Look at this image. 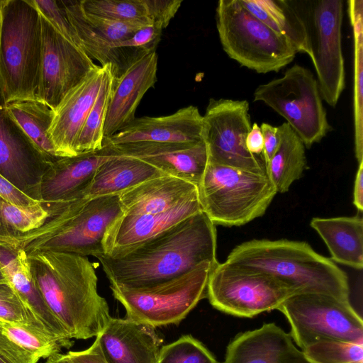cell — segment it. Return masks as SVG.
<instances>
[{"label": "cell", "mask_w": 363, "mask_h": 363, "mask_svg": "<svg viewBox=\"0 0 363 363\" xmlns=\"http://www.w3.org/2000/svg\"><path fill=\"white\" fill-rule=\"evenodd\" d=\"M105 146L111 155L140 159L167 175L199 184L208 162L203 140L198 143L139 142Z\"/></svg>", "instance_id": "16"}, {"label": "cell", "mask_w": 363, "mask_h": 363, "mask_svg": "<svg viewBox=\"0 0 363 363\" xmlns=\"http://www.w3.org/2000/svg\"><path fill=\"white\" fill-rule=\"evenodd\" d=\"M6 284V281L3 276V274L1 273V269H0V284Z\"/></svg>", "instance_id": "52"}, {"label": "cell", "mask_w": 363, "mask_h": 363, "mask_svg": "<svg viewBox=\"0 0 363 363\" xmlns=\"http://www.w3.org/2000/svg\"><path fill=\"white\" fill-rule=\"evenodd\" d=\"M123 214L159 213L199 196L196 185L170 175L145 181L118 194Z\"/></svg>", "instance_id": "25"}, {"label": "cell", "mask_w": 363, "mask_h": 363, "mask_svg": "<svg viewBox=\"0 0 363 363\" xmlns=\"http://www.w3.org/2000/svg\"><path fill=\"white\" fill-rule=\"evenodd\" d=\"M111 156L103 146L96 151L60 157L43 175L41 201L52 203L86 198L87 189L97 169Z\"/></svg>", "instance_id": "21"}, {"label": "cell", "mask_w": 363, "mask_h": 363, "mask_svg": "<svg viewBox=\"0 0 363 363\" xmlns=\"http://www.w3.org/2000/svg\"><path fill=\"white\" fill-rule=\"evenodd\" d=\"M311 363H363V343L324 340L302 350Z\"/></svg>", "instance_id": "37"}, {"label": "cell", "mask_w": 363, "mask_h": 363, "mask_svg": "<svg viewBox=\"0 0 363 363\" xmlns=\"http://www.w3.org/2000/svg\"><path fill=\"white\" fill-rule=\"evenodd\" d=\"M147 18L162 29L169 25L181 6L182 0H143Z\"/></svg>", "instance_id": "43"}, {"label": "cell", "mask_w": 363, "mask_h": 363, "mask_svg": "<svg viewBox=\"0 0 363 363\" xmlns=\"http://www.w3.org/2000/svg\"><path fill=\"white\" fill-rule=\"evenodd\" d=\"M6 105L0 87V174L23 193L41 201V179L52 163L9 116Z\"/></svg>", "instance_id": "15"}, {"label": "cell", "mask_w": 363, "mask_h": 363, "mask_svg": "<svg viewBox=\"0 0 363 363\" xmlns=\"http://www.w3.org/2000/svg\"><path fill=\"white\" fill-rule=\"evenodd\" d=\"M307 26L317 84L322 99L335 107L345 86V62L342 49V0L311 2Z\"/></svg>", "instance_id": "13"}, {"label": "cell", "mask_w": 363, "mask_h": 363, "mask_svg": "<svg viewBox=\"0 0 363 363\" xmlns=\"http://www.w3.org/2000/svg\"><path fill=\"white\" fill-rule=\"evenodd\" d=\"M1 16L0 87L5 101L37 100L42 62L40 13L31 0H4Z\"/></svg>", "instance_id": "5"}, {"label": "cell", "mask_w": 363, "mask_h": 363, "mask_svg": "<svg viewBox=\"0 0 363 363\" xmlns=\"http://www.w3.org/2000/svg\"><path fill=\"white\" fill-rule=\"evenodd\" d=\"M85 13L111 20L152 24L143 0H80Z\"/></svg>", "instance_id": "36"}, {"label": "cell", "mask_w": 363, "mask_h": 363, "mask_svg": "<svg viewBox=\"0 0 363 363\" xmlns=\"http://www.w3.org/2000/svg\"><path fill=\"white\" fill-rule=\"evenodd\" d=\"M39 13L67 40L82 50L76 31L60 0H31Z\"/></svg>", "instance_id": "41"}, {"label": "cell", "mask_w": 363, "mask_h": 363, "mask_svg": "<svg viewBox=\"0 0 363 363\" xmlns=\"http://www.w3.org/2000/svg\"><path fill=\"white\" fill-rule=\"evenodd\" d=\"M0 196L18 206H35L41 201L34 200L23 193L0 174Z\"/></svg>", "instance_id": "45"}, {"label": "cell", "mask_w": 363, "mask_h": 363, "mask_svg": "<svg viewBox=\"0 0 363 363\" xmlns=\"http://www.w3.org/2000/svg\"><path fill=\"white\" fill-rule=\"evenodd\" d=\"M311 226L323 240L334 261L356 269H362V217L313 218Z\"/></svg>", "instance_id": "27"}, {"label": "cell", "mask_w": 363, "mask_h": 363, "mask_svg": "<svg viewBox=\"0 0 363 363\" xmlns=\"http://www.w3.org/2000/svg\"><path fill=\"white\" fill-rule=\"evenodd\" d=\"M252 15L283 36L296 52L311 59L310 37L304 19L295 6L286 0H239Z\"/></svg>", "instance_id": "29"}, {"label": "cell", "mask_w": 363, "mask_h": 363, "mask_svg": "<svg viewBox=\"0 0 363 363\" xmlns=\"http://www.w3.org/2000/svg\"><path fill=\"white\" fill-rule=\"evenodd\" d=\"M216 224L199 211L133 246L95 256L111 284L130 289L157 285L216 259Z\"/></svg>", "instance_id": "1"}, {"label": "cell", "mask_w": 363, "mask_h": 363, "mask_svg": "<svg viewBox=\"0 0 363 363\" xmlns=\"http://www.w3.org/2000/svg\"><path fill=\"white\" fill-rule=\"evenodd\" d=\"M167 175L140 159L112 155L97 169L86 197L119 194L151 179Z\"/></svg>", "instance_id": "28"}, {"label": "cell", "mask_w": 363, "mask_h": 363, "mask_svg": "<svg viewBox=\"0 0 363 363\" xmlns=\"http://www.w3.org/2000/svg\"><path fill=\"white\" fill-rule=\"evenodd\" d=\"M216 21L223 50L243 67L260 74L278 72L295 57L296 52L289 42L239 0H220Z\"/></svg>", "instance_id": "7"}, {"label": "cell", "mask_w": 363, "mask_h": 363, "mask_svg": "<svg viewBox=\"0 0 363 363\" xmlns=\"http://www.w3.org/2000/svg\"><path fill=\"white\" fill-rule=\"evenodd\" d=\"M260 128L264 139L262 157L267 167L278 148L279 135L277 127H274L269 123H262Z\"/></svg>", "instance_id": "46"}, {"label": "cell", "mask_w": 363, "mask_h": 363, "mask_svg": "<svg viewBox=\"0 0 363 363\" xmlns=\"http://www.w3.org/2000/svg\"><path fill=\"white\" fill-rule=\"evenodd\" d=\"M40 16L42 62L37 100L54 111L66 95L98 65Z\"/></svg>", "instance_id": "14"}, {"label": "cell", "mask_w": 363, "mask_h": 363, "mask_svg": "<svg viewBox=\"0 0 363 363\" xmlns=\"http://www.w3.org/2000/svg\"><path fill=\"white\" fill-rule=\"evenodd\" d=\"M225 262L275 277L295 294L318 293L349 300L346 273L305 242L250 240L235 247Z\"/></svg>", "instance_id": "4"}, {"label": "cell", "mask_w": 363, "mask_h": 363, "mask_svg": "<svg viewBox=\"0 0 363 363\" xmlns=\"http://www.w3.org/2000/svg\"><path fill=\"white\" fill-rule=\"evenodd\" d=\"M254 101L264 102L284 117L307 147L320 142L330 129L317 81L298 64L281 77L257 86Z\"/></svg>", "instance_id": "9"}, {"label": "cell", "mask_w": 363, "mask_h": 363, "mask_svg": "<svg viewBox=\"0 0 363 363\" xmlns=\"http://www.w3.org/2000/svg\"><path fill=\"white\" fill-rule=\"evenodd\" d=\"M83 10V9H82ZM85 20L104 40L111 44L130 38L137 30L148 24L111 20L89 14L83 10ZM150 25V24H149Z\"/></svg>", "instance_id": "39"}, {"label": "cell", "mask_w": 363, "mask_h": 363, "mask_svg": "<svg viewBox=\"0 0 363 363\" xmlns=\"http://www.w3.org/2000/svg\"><path fill=\"white\" fill-rule=\"evenodd\" d=\"M279 145L269 164L267 175L277 192L287 191L306 168L305 145L286 122L277 127Z\"/></svg>", "instance_id": "30"}, {"label": "cell", "mask_w": 363, "mask_h": 363, "mask_svg": "<svg viewBox=\"0 0 363 363\" xmlns=\"http://www.w3.org/2000/svg\"><path fill=\"white\" fill-rule=\"evenodd\" d=\"M67 354L74 363H108L97 337L89 348L82 351H70Z\"/></svg>", "instance_id": "47"}, {"label": "cell", "mask_w": 363, "mask_h": 363, "mask_svg": "<svg viewBox=\"0 0 363 363\" xmlns=\"http://www.w3.org/2000/svg\"><path fill=\"white\" fill-rule=\"evenodd\" d=\"M30 272L48 307L71 339L99 335L111 318L97 291L95 267L86 257L44 252L28 255Z\"/></svg>", "instance_id": "2"}, {"label": "cell", "mask_w": 363, "mask_h": 363, "mask_svg": "<svg viewBox=\"0 0 363 363\" xmlns=\"http://www.w3.org/2000/svg\"><path fill=\"white\" fill-rule=\"evenodd\" d=\"M0 355L11 363H37L39 360L13 340L1 325Z\"/></svg>", "instance_id": "44"}, {"label": "cell", "mask_w": 363, "mask_h": 363, "mask_svg": "<svg viewBox=\"0 0 363 363\" xmlns=\"http://www.w3.org/2000/svg\"><path fill=\"white\" fill-rule=\"evenodd\" d=\"M0 269L6 283L38 323L59 339L65 348L71 347L73 344L71 338L52 313L35 284L24 250L0 242Z\"/></svg>", "instance_id": "23"}, {"label": "cell", "mask_w": 363, "mask_h": 363, "mask_svg": "<svg viewBox=\"0 0 363 363\" xmlns=\"http://www.w3.org/2000/svg\"><path fill=\"white\" fill-rule=\"evenodd\" d=\"M246 147L250 152L255 155L262 154L264 139L260 127L257 123L252 125V128L246 138Z\"/></svg>", "instance_id": "48"}, {"label": "cell", "mask_w": 363, "mask_h": 363, "mask_svg": "<svg viewBox=\"0 0 363 363\" xmlns=\"http://www.w3.org/2000/svg\"><path fill=\"white\" fill-rule=\"evenodd\" d=\"M348 11L354 35V118L355 156L363 162V1L350 0Z\"/></svg>", "instance_id": "32"}, {"label": "cell", "mask_w": 363, "mask_h": 363, "mask_svg": "<svg viewBox=\"0 0 363 363\" xmlns=\"http://www.w3.org/2000/svg\"><path fill=\"white\" fill-rule=\"evenodd\" d=\"M197 187L202 211L225 226L242 225L263 216L277 193L267 174L209 161Z\"/></svg>", "instance_id": "6"}, {"label": "cell", "mask_w": 363, "mask_h": 363, "mask_svg": "<svg viewBox=\"0 0 363 363\" xmlns=\"http://www.w3.org/2000/svg\"><path fill=\"white\" fill-rule=\"evenodd\" d=\"M291 326V336L304 350L324 340L363 343V321L349 300L318 293L296 294L278 308Z\"/></svg>", "instance_id": "10"}, {"label": "cell", "mask_w": 363, "mask_h": 363, "mask_svg": "<svg viewBox=\"0 0 363 363\" xmlns=\"http://www.w3.org/2000/svg\"><path fill=\"white\" fill-rule=\"evenodd\" d=\"M353 203L361 212L363 210V162L359 163L354 185Z\"/></svg>", "instance_id": "49"}, {"label": "cell", "mask_w": 363, "mask_h": 363, "mask_svg": "<svg viewBox=\"0 0 363 363\" xmlns=\"http://www.w3.org/2000/svg\"><path fill=\"white\" fill-rule=\"evenodd\" d=\"M50 214L47 203L21 207L0 196V237H16L35 230Z\"/></svg>", "instance_id": "34"}, {"label": "cell", "mask_w": 363, "mask_h": 363, "mask_svg": "<svg viewBox=\"0 0 363 363\" xmlns=\"http://www.w3.org/2000/svg\"><path fill=\"white\" fill-rule=\"evenodd\" d=\"M223 363H311L275 323L238 334L228 344Z\"/></svg>", "instance_id": "22"}, {"label": "cell", "mask_w": 363, "mask_h": 363, "mask_svg": "<svg viewBox=\"0 0 363 363\" xmlns=\"http://www.w3.org/2000/svg\"><path fill=\"white\" fill-rule=\"evenodd\" d=\"M203 116L197 107L188 106L172 114L135 118L109 138L103 145L130 143H198L203 140Z\"/></svg>", "instance_id": "18"}, {"label": "cell", "mask_w": 363, "mask_h": 363, "mask_svg": "<svg viewBox=\"0 0 363 363\" xmlns=\"http://www.w3.org/2000/svg\"><path fill=\"white\" fill-rule=\"evenodd\" d=\"M50 214L39 228L0 242L26 254L55 252L80 256L104 253L106 235L123 215L118 194L47 203Z\"/></svg>", "instance_id": "3"}, {"label": "cell", "mask_w": 363, "mask_h": 363, "mask_svg": "<svg viewBox=\"0 0 363 363\" xmlns=\"http://www.w3.org/2000/svg\"><path fill=\"white\" fill-rule=\"evenodd\" d=\"M162 30V28L155 24L145 26L137 30L130 38L111 44V48L113 49H137L146 52L156 51L155 49L160 40Z\"/></svg>", "instance_id": "42"}, {"label": "cell", "mask_w": 363, "mask_h": 363, "mask_svg": "<svg viewBox=\"0 0 363 363\" xmlns=\"http://www.w3.org/2000/svg\"><path fill=\"white\" fill-rule=\"evenodd\" d=\"M106 66L98 65L66 95L54 111L48 134L59 157L77 155V138L97 98Z\"/></svg>", "instance_id": "17"}, {"label": "cell", "mask_w": 363, "mask_h": 363, "mask_svg": "<svg viewBox=\"0 0 363 363\" xmlns=\"http://www.w3.org/2000/svg\"><path fill=\"white\" fill-rule=\"evenodd\" d=\"M112 69L108 64L97 98L79 134L76 145L77 155L96 151L103 147L104 125L113 83Z\"/></svg>", "instance_id": "33"}, {"label": "cell", "mask_w": 363, "mask_h": 363, "mask_svg": "<svg viewBox=\"0 0 363 363\" xmlns=\"http://www.w3.org/2000/svg\"><path fill=\"white\" fill-rule=\"evenodd\" d=\"M68 19L79 39L83 51L101 67L112 66L114 79L118 78L137 60L148 53L137 49H113L111 43L101 38L84 17L80 0H60Z\"/></svg>", "instance_id": "26"}, {"label": "cell", "mask_w": 363, "mask_h": 363, "mask_svg": "<svg viewBox=\"0 0 363 363\" xmlns=\"http://www.w3.org/2000/svg\"><path fill=\"white\" fill-rule=\"evenodd\" d=\"M45 363H74L67 354L55 353L47 358Z\"/></svg>", "instance_id": "50"}, {"label": "cell", "mask_w": 363, "mask_h": 363, "mask_svg": "<svg viewBox=\"0 0 363 363\" xmlns=\"http://www.w3.org/2000/svg\"><path fill=\"white\" fill-rule=\"evenodd\" d=\"M0 325L13 340L39 359L60 352L65 347L59 339L39 328L1 320Z\"/></svg>", "instance_id": "35"}, {"label": "cell", "mask_w": 363, "mask_h": 363, "mask_svg": "<svg viewBox=\"0 0 363 363\" xmlns=\"http://www.w3.org/2000/svg\"><path fill=\"white\" fill-rule=\"evenodd\" d=\"M3 4H4V0H0V37H1V21H2L1 11H2Z\"/></svg>", "instance_id": "51"}, {"label": "cell", "mask_w": 363, "mask_h": 363, "mask_svg": "<svg viewBox=\"0 0 363 363\" xmlns=\"http://www.w3.org/2000/svg\"><path fill=\"white\" fill-rule=\"evenodd\" d=\"M201 211L198 196L159 213H123L106 235L104 253L116 252L145 241Z\"/></svg>", "instance_id": "24"}, {"label": "cell", "mask_w": 363, "mask_h": 363, "mask_svg": "<svg viewBox=\"0 0 363 363\" xmlns=\"http://www.w3.org/2000/svg\"><path fill=\"white\" fill-rule=\"evenodd\" d=\"M0 320L13 324L32 325L44 330L30 314L16 292L7 283L0 284Z\"/></svg>", "instance_id": "40"}, {"label": "cell", "mask_w": 363, "mask_h": 363, "mask_svg": "<svg viewBox=\"0 0 363 363\" xmlns=\"http://www.w3.org/2000/svg\"><path fill=\"white\" fill-rule=\"evenodd\" d=\"M108 363H157L163 340L155 328L111 317L96 336Z\"/></svg>", "instance_id": "20"}, {"label": "cell", "mask_w": 363, "mask_h": 363, "mask_svg": "<svg viewBox=\"0 0 363 363\" xmlns=\"http://www.w3.org/2000/svg\"><path fill=\"white\" fill-rule=\"evenodd\" d=\"M0 363H11V362L0 355Z\"/></svg>", "instance_id": "53"}, {"label": "cell", "mask_w": 363, "mask_h": 363, "mask_svg": "<svg viewBox=\"0 0 363 363\" xmlns=\"http://www.w3.org/2000/svg\"><path fill=\"white\" fill-rule=\"evenodd\" d=\"M6 111L48 162L60 158L48 134L54 118L51 108L37 100H20L8 103Z\"/></svg>", "instance_id": "31"}, {"label": "cell", "mask_w": 363, "mask_h": 363, "mask_svg": "<svg viewBox=\"0 0 363 363\" xmlns=\"http://www.w3.org/2000/svg\"><path fill=\"white\" fill-rule=\"evenodd\" d=\"M294 294L289 286L275 277L225 262L212 269L207 284V298L215 308L243 318L278 309Z\"/></svg>", "instance_id": "11"}, {"label": "cell", "mask_w": 363, "mask_h": 363, "mask_svg": "<svg viewBox=\"0 0 363 363\" xmlns=\"http://www.w3.org/2000/svg\"><path fill=\"white\" fill-rule=\"evenodd\" d=\"M215 266L206 262L181 276L148 287L111 284L110 288L125 308L127 318L155 328L178 324L207 298L208 277Z\"/></svg>", "instance_id": "8"}, {"label": "cell", "mask_w": 363, "mask_h": 363, "mask_svg": "<svg viewBox=\"0 0 363 363\" xmlns=\"http://www.w3.org/2000/svg\"><path fill=\"white\" fill-rule=\"evenodd\" d=\"M157 54L150 52L133 62L114 79L104 125V139L129 125L142 98L157 82Z\"/></svg>", "instance_id": "19"}, {"label": "cell", "mask_w": 363, "mask_h": 363, "mask_svg": "<svg viewBox=\"0 0 363 363\" xmlns=\"http://www.w3.org/2000/svg\"><path fill=\"white\" fill-rule=\"evenodd\" d=\"M203 120V140L209 162L267 174L263 157L252 154L246 147L252 128L246 100L211 99Z\"/></svg>", "instance_id": "12"}, {"label": "cell", "mask_w": 363, "mask_h": 363, "mask_svg": "<svg viewBox=\"0 0 363 363\" xmlns=\"http://www.w3.org/2000/svg\"><path fill=\"white\" fill-rule=\"evenodd\" d=\"M157 363H218L204 345L191 335L163 345Z\"/></svg>", "instance_id": "38"}]
</instances>
